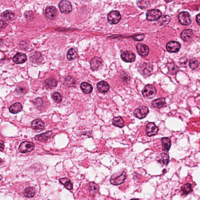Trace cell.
<instances>
[{
	"instance_id": "f1b7e54d",
	"label": "cell",
	"mask_w": 200,
	"mask_h": 200,
	"mask_svg": "<svg viewBox=\"0 0 200 200\" xmlns=\"http://www.w3.org/2000/svg\"><path fill=\"white\" fill-rule=\"evenodd\" d=\"M80 88L82 91L86 94H89L91 93L93 90L92 86L86 82L82 83L80 84Z\"/></svg>"
},
{
	"instance_id": "2e32d148",
	"label": "cell",
	"mask_w": 200,
	"mask_h": 200,
	"mask_svg": "<svg viewBox=\"0 0 200 200\" xmlns=\"http://www.w3.org/2000/svg\"><path fill=\"white\" fill-rule=\"evenodd\" d=\"M152 106L157 108H162L166 107V103L165 98L163 97L157 98L153 100L151 102Z\"/></svg>"
},
{
	"instance_id": "7402d4cb",
	"label": "cell",
	"mask_w": 200,
	"mask_h": 200,
	"mask_svg": "<svg viewBox=\"0 0 200 200\" xmlns=\"http://www.w3.org/2000/svg\"><path fill=\"white\" fill-rule=\"evenodd\" d=\"M51 134V132H49L41 135H37L35 137V139L41 142H45L50 138Z\"/></svg>"
},
{
	"instance_id": "c3c4849f",
	"label": "cell",
	"mask_w": 200,
	"mask_h": 200,
	"mask_svg": "<svg viewBox=\"0 0 200 200\" xmlns=\"http://www.w3.org/2000/svg\"><path fill=\"white\" fill-rule=\"evenodd\" d=\"M5 146L3 144L0 143V151H2L4 149Z\"/></svg>"
},
{
	"instance_id": "9c48e42d",
	"label": "cell",
	"mask_w": 200,
	"mask_h": 200,
	"mask_svg": "<svg viewBox=\"0 0 200 200\" xmlns=\"http://www.w3.org/2000/svg\"><path fill=\"white\" fill-rule=\"evenodd\" d=\"M121 58L127 63H132L135 60L136 56L132 52L126 50L122 53Z\"/></svg>"
},
{
	"instance_id": "8992f818",
	"label": "cell",
	"mask_w": 200,
	"mask_h": 200,
	"mask_svg": "<svg viewBox=\"0 0 200 200\" xmlns=\"http://www.w3.org/2000/svg\"><path fill=\"white\" fill-rule=\"evenodd\" d=\"M149 112V109L145 106H142L136 108L134 112L135 117L140 119H144Z\"/></svg>"
},
{
	"instance_id": "74e56055",
	"label": "cell",
	"mask_w": 200,
	"mask_h": 200,
	"mask_svg": "<svg viewBox=\"0 0 200 200\" xmlns=\"http://www.w3.org/2000/svg\"><path fill=\"white\" fill-rule=\"evenodd\" d=\"M189 67L192 69L193 70L196 69L199 67L198 60L195 58H193L189 62Z\"/></svg>"
},
{
	"instance_id": "d6986e66",
	"label": "cell",
	"mask_w": 200,
	"mask_h": 200,
	"mask_svg": "<svg viewBox=\"0 0 200 200\" xmlns=\"http://www.w3.org/2000/svg\"><path fill=\"white\" fill-rule=\"evenodd\" d=\"M193 32L192 29H187L183 31L180 35L182 39L185 41H189L192 39Z\"/></svg>"
},
{
	"instance_id": "4fadbf2b",
	"label": "cell",
	"mask_w": 200,
	"mask_h": 200,
	"mask_svg": "<svg viewBox=\"0 0 200 200\" xmlns=\"http://www.w3.org/2000/svg\"><path fill=\"white\" fill-rule=\"evenodd\" d=\"M45 15L46 17L50 20L55 19L57 15V10L54 6H48L45 10Z\"/></svg>"
},
{
	"instance_id": "5bb4252c",
	"label": "cell",
	"mask_w": 200,
	"mask_h": 200,
	"mask_svg": "<svg viewBox=\"0 0 200 200\" xmlns=\"http://www.w3.org/2000/svg\"><path fill=\"white\" fill-rule=\"evenodd\" d=\"M32 127L36 132H40L44 129L45 124L42 120L40 119H36L32 122Z\"/></svg>"
},
{
	"instance_id": "bcb514c9",
	"label": "cell",
	"mask_w": 200,
	"mask_h": 200,
	"mask_svg": "<svg viewBox=\"0 0 200 200\" xmlns=\"http://www.w3.org/2000/svg\"><path fill=\"white\" fill-rule=\"evenodd\" d=\"M7 24L3 20H0V29L5 28H6Z\"/></svg>"
},
{
	"instance_id": "d6a6232c",
	"label": "cell",
	"mask_w": 200,
	"mask_h": 200,
	"mask_svg": "<svg viewBox=\"0 0 200 200\" xmlns=\"http://www.w3.org/2000/svg\"><path fill=\"white\" fill-rule=\"evenodd\" d=\"M45 84L47 88L50 89H53L57 86V82L55 79L49 78L45 80Z\"/></svg>"
},
{
	"instance_id": "1f68e13d",
	"label": "cell",
	"mask_w": 200,
	"mask_h": 200,
	"mask_svg": "<svg viewBox=\"0 0 200 200\" xmlns=\"http://www.w3.org/2000/svg\"><path fill=\"white\" fill-rule=\"evenodd\" d=\"M167 67H168L169 73L172 75L176 74L180 70L179 67L173 63H168Z\"/></svg>"
},
{
	"instance_id": "8d00e7d4",
	"label": "cell",
	"mask_w": 200,
	"mask_h": 200,
	"mask_svg": "<svg viewBox=\"0 0 200 200\" xmlns=\"http://www.w3.org/2000/svg\"><path fill=\"white\" fill-rule=\"evenodd\" d=\"M77 56L76 50L73 48L68 50L67 54V58L69 61H72Z\"/></svg>"
},
{
	"instance_id": "ab89813d",
	"label": "cell",
	"mask_w": 200,
	"mask_h": 200,
	"mask_svg": "<svg viewBox=\"0 0 200 200\" xmlns=\"http://www.w3.org/2000/svg\"><path fill=\"white\" fill-rule=\"evenodd\" d=\"M24 16L26 20L28 21H32L34 19V14L32 11H26L24 13Z\"/></svg>"
},
{
	"instance_id": "7bdbcfd3",
	"label": "cell",
	"mask_w": 200,
	"mask_h": 200,
	"mask_svg": "<svg viewBox=\"0 0 200 200\" xmlns=\"http://www.w3.org/2000/svg\"><path fill=\"white\" fill-rule=\"evenodd\" d=\"M144 36H145L143 35H136L133 36L132 38L136 41H140L143 39Z\"/></svg>"
},
{
	"instance_id": "52a82bcc",
	"label": "cell",
	"mask_w": 200,
	"mask_h": 200,
	"mask_svg": "<svg viewBox=\"0 0 200 200\" xmlns=\"http://www.w3.org/2000/svg\"><path fill=\"white\" fill-rule=\"evenodd\" d=\"M35 148V144L33 143L25 141L20 144L19 148L20 153H26L32 151Z\"/></svg>"
},
{
	"instance_id": "b9f144b4",
	"label": "cell",
	"mask_w": 200,
	"mask_h": 200,
	"mask_svg": "<svg viewBox=\"0 0 200 200\" xmlns=\"http://www.w3.org/2000/svg\"><path fill=\"white\" fill-rule=\"evenodd\" d=\"M188 60L187 58L186 57H182L180 58V64L182 66H185L187 64Z\"/></svg>"
},
{
	"instance_id": "836d02e7",
	"label": "cell",
	"mask_w": 200,
	"mask_h": 200,
	"mask_svg": "<svg viewBox=\"0 0 200 200\" xmlns=\"http://www.w3.org/2000/svg\"><path fill=\"white\" fill-rule=\"evenodd\" d=\"M76 80L74 78L71 76H67L65 78L64 84L67 86L72 87L76 84Z\"/></svg>"
},
{
	"instance_id": "681fc988",
	"label": "cell",
	"mask_w": 200,
	"mask_h": 200,
	"mask_svg": "<svg viewBox=\"0 0 200 200\" xmlns=\"http://www.w3.org/2000/svg\"><path fill=\"white\" fill-rule=\"evenodd\" d=\"M4 44L3 40L2 39L0 38V47L2 46Z\"/></svg>"
},
{
	"instance_id": "9a60e30c",
	"label": "cell",
	"mask_w": 200,
	"mask_h": 200,
	"mask_svg": "<svg viewBox=\"0 0 200 200\" xmlns=\"http://www.w3.org/2000/svg\"><path fill=\"white\" fill-rule=\"evenodd\" d=\"M27 59L26 55L24 53H17L13 58V62L17 64L24 63Z\"/></svg>"
},
{
	"instance_id": "277c9868",
	"label": "cell",
	"mask_w": 200,
	"mask_h": 200,
	"mask_svg": "<svg viewBox=\"0 0 200 200\" xmlns=\"http://www.w3.org/2000/svg\"><path fill=\"white\" fill-rule=\"evenodd\" d=\"M108 20L110 24L114 25L117 24L121 19V16L119 11H113L108 15Z\"/></svg>"
},
{
	"instance_id": "44dd1931",
	"label": "cell",
	"mask_w": 200,
	"mask_h": 200,
	"mask_svg": "<svg viewBox=\"0 0 200 200\" xmlns=\"http://www.w3.org/2000/svg\"><path fill=\"white\" fill-rule=\"evenodd\" d=\"M140 72L144 75L150 74L153 70V67L150 65L144 63L140 67Z\"/></svg>"
},
{
	"instance_id": "e575fe53",
	"label": "cell",
	"mask_w": 200,
	"mask_h": 200,
	"mask_svg": "<svg viewBox=\"0 0 200 200\" xmlns=\"http://www.w3.org/2000/svg\"><path fill=\"white\" fill-rule=\"evenodd\" d=\"M170 21L171 18L168 15H163L158 19V23L160 26H164L168 24Z\"/></svg>"
},
{
	"instance_id": "d4e9b609",
	"label": "cell",
	"mask_w": 200,
	"mask_h": 200,
	"mask_svg": "<svg viewBox=\"0 0 200 200\" xmlns=\"http://www.w3.org/2000/svg\"><path fill=\"white\" fill-rule=\"evenodd\" d=\"M23 107L21 104L19 102H17L10 106L9 110L12 114H17L21 111Z\"/></svg>"
},
{
	"instance_id": "f546056e",
	"label": "cell",
	"mask_w": 200,
	"mask_h": 200,
	"mask_svg": "<svg viewBox=\"0 0 200 200\" xmlns=\"http://www.w3.org/2000/svg\"><path fill=\"white\" fill-rule=\"evenodd\" d=\"M112 124L115 126L122 128L124 127V122L121 117L119 116L116 117L113 119Z\"/></svg>"
},
{
	"instance_id": "5b68a950",
	"label": "cell",
	"mask_w": 200,
	"mask_h": 200,
	"mask_svg": "<svg viewBox=\"0 0 200 200\" xmlns=\"http://www.w3.org/2000/svg\"><path fill=\"white\" fill-rule=\"evenodd\" d=\"M146 19L148 20L153 21L158 20L162 16V13L159 10L154 9L149 10L146 13Z\"/></svg>"
},
{
	"instance_id": "30bf717a",
	"label": "cell",
	"mask_w": 200,
	"mask_h": 200,
	"mask_svg": "<svg viewBox=\"0 0 200 200\" xmlns=\"http://www.w3.org/2000/svg\"><path fill=\"white\" fill-rule=\"evenodd\" d=\"M181 45L176 41H170L167 44L166 48L168 51L171 53H176L180 50Z\"/></svg>"
},
{
	"instance_id": "7dc6e473",
	"label": "cell",
	"mask_w": 200,
	"mask_h": 200,
	"mask_svg": "<svg viewBox=\"0 0 200 200\" xmlns=\"http://www.w3.org/2000/svg\"><path fill=\"white\" fill-rule=\"evenodd\" d=\"M196 22L198 24V25H200V16L199 14H198L196 16Z\"/></svg>"
},
{
	"instance_id": "6da1fadb",
	"label": "cell",
	"mask_w": 200,
	"mask_h": 200,
	"mask_svg": "<svg viewBox=\"0 0 200 200\" xmlns=\"http://www.w3.org/2000/svg\"><path fill=\"white\" fill-rule=\"evenodd\" d=\"M126 177L127 175L125 172L121 171L114 174L110 179V182L113 185H120L124 182Z\"/></svg>"
},
{
	"instance_id": "816d5d0a",
	"label": "cell",
	"mask_w": 200,
	"mask_h": 200,
	"mask_svg": "<svg viewBox=\"0 0 200 200\" xmlns=\"http://www.w3.org/2000/svg\"><path fill=\"white\" fill-rule=\"evenodd\" d=\"M2 177L1 175H0V181L2 180Z\"/></svg>"
},
{
	"instance_id": "f6af8a7d",
	"label": "cell",
	"mask_w": 200,
	"mask_h": 200,
	"mask_svg": "<svg viewBox=\"0 0 200 200\" xmlns=\"http://www.w3.org/2000/svg\"><path fill=\"white\" fill-rule=\"evenodd\" d=\"M15 91H16V92H18V93H23L26 92V89L25 88L21 87H17L16 88Z\"/></svg>"
},
{
	"instance_id": "7a4b0ae2",
	"label": "cell",
	"mask_w": 200,
	"mask_h": 200,
	"mask_svg": "<svg viewBox=\"0 0 200 200\" xmlns=\"http://www.w3.org/2000/svg\"><path fill=\"white\" fill-rule=\"evenodd\" d=\"M142 93L145 98L150 99L155 97L156 93V90L154 86L151 84H147L143 89Z\"/></svg>"
},
{
	"instance_id": "ffe728a7",
	"label": "cell",
	"mask_w": 200,
	"mask_h": 200,
	"mask_svg": "<svg viewBox=\"0 0 200 200\" xmlns=\"http://www.w3.org/2000/svg\"><path fill=\"white\" fill-rule=\"evenodd\" d=\"M97 88L100 92L104 93L108 91L110 86L106 82L101 81L97 84Z\"/></svg>"
},
{
	"instance_id": "d590c367",
	"label": "cell",
	"mask_w": 200,
	"mask_h": 200,
	"mask_svg": "<svg viewBox=\"0 0 200 200\" xmlns=\"http://www.w3.org/2000/svg\"><path fill=\"white\" fill-rule=\"evenodd\" d=\"M136 5L140 9L145 10L149 7L150 3L149 1H138L136 2Z\"/></svg>"
},
{
	"instance_id": "3957f363",
	"label": "cell",
	"mask_w": 200,
	"mask_h": 200,
	"mask_svg": "<svg viewBox=\"0 0 200 200\" xmlns=\"http://www.w3.org/2000/svg\"><path fill=\"white\" fill-rule=\"evenodd\" d=\"M179 22L184 26H188L191 24V16L189 13L187 11H183L179 14L178 16Z\"/></svg>"
},
{
	"instance_id": "83f0119b",
	"label": "cell",
	"mask_w": 200,
	"mask_h": 200,
	"mask_svg": "<svg viewBox=\"0 0 200 200\" xmlns=\"http://www.w3.org/2000/svg\"><path fill=\"white\" fill-rule=\"evenodd\" d=\"M59 182L64 186L68 190H72L73 188V184L71 180L67 178H63L59 180Z\"/></svg>"
},
{
	"instance_id": "484cf974",
	"label": "cell",
	"mask_w": 200,
	"mask_h": 200,
	"mask_svg": "<svg viewBox=\"0 0 200 200\" xmlns=\"http://www.w3.org/2000/svg\"><path fill=\"white\" fill-rule=\"evenodd\" d=\"M169 156L167 153H162L159 155L158 162L163 165H167L169 162Z\"/></svg>"
},
{
	"instance_id": "f35d334b",
	"label": "cell",
	"mask_w": 200,
	"mask_h": 200,
	"mask_svg": "<svg viewBox=\"0 0 200 200\" xmlns=\"http://www.w3.org/2000/svg\"><path fill=\"white\" fill-rule=\"evenodd\" d=\"M52 97L53 100L55 102L59 103V102H62V96L58 92H55V93H53Z\"/></svg>"
},
{
	"instance_id": "e0dca14e",
	"label": "cell",
	"mask_w": 200,
	"mask_h": 200,
	"mask_svg": "<svg viewBox=\"0 0 200 200\" xmlns=\"http://www.w3.org/2000/svg\"><path fill=\"white\" fill-rule=\"evenodd\" d=\"M42 56L41 53L36 52L32 53L30 56L29 59L32 63H41L42 60Z\"/></svg>"
},
{
	"instance_id": "603a6c76",
	"label": "cell",
	"mask_w": 200,
	"mask_h": 200,
	"mask_svg": "<svg viewBox=\"0 0 200 200\" xmlns=\"http://www.w3.org/2000/svg\"><path fill=\"white\" fill-rule=\"evenodd\" d=\"M1 16L5 20L10 21L14 20L15 18V14L9 10H6L2 13Z\"/></svg>"
},
{
	"instance_id": "ee69618b",
	"label": "cell",
	"mask_w": 200,
	"mask_h": 200,
	"mask_svg": "<svg viewBox=\"0 0 200 200\" xmlns=\"http://www.w3.org/2000/svg\"><path fill=\"white\" fill-rule=\"evenodd\" d=\"M122 79L123 80V81L125 82H128L130 80V77L129 76H128V74H126L124 73L121 76Z\"/></svg>"
},
{
	"instance_id": "7c38bea8",
	"label": "cell",
	"mask_w": 200,
	"mask_h": 200,
	"mask_svg": "<svg viewBox=\"0 0 200 200\" xmlns=\"http://www.w3.org/2000/svg\"><path fill=\"white\" fill-rule=\"evenodd\" d=\"M136 49L138 54L143 57L147 56L149 52V48L147 45L142 44H138Z\"/></svg>"
},
{
	"instance_id": "ba28073f",
	"label": "cell",
	"mask_w": 200,
	"mask_h": 200,
	"mask_svg": "<svg viewBox=\"0 0 200 200\" xmlns=\"http://www.w3.org/2000/svg\"><path fill=\"white\" fill-rule=\"evenodd\" d=\"M59 6L60 11L63 14H68L72 11V6L69 1H61L59 2Z\"/></svg>"
},
{
	"instance_id": "f907efd6",
	"label": "cell",
	"mask_w": 200,
	"mask_h": 200,
	"mask_svg": "<svg viewBox=\"0 0 200 200\" xmlns=\"http://www.w3.org/2000/svg\"><path fill=\"white\" fill-rule=\"evenodd\" d=\"M3 163V160L1 158H0V165L2 164Z\"/></svg>"
},
{
	"instance_id": "8fae6325",
	"label": "cell",
	"mask_w": 200,
	"mask_h": 200,
	"mask_svg": "<svg viewBox=\"0 0 200 200\" xmlns=\"http://www.w3.org/2000/svg\"><path fill=\"white\" fill-rule=\"evenodd\" d=\"M158 131V128L153 123H148L146 126L147 135L148 136H152L156 135Z\"/></svg>"
},
{
	"instance_id": "4dcf8cb0",
	"label": "cell",
	"mask_w": 200,
	"mask_h": 200,
	"mask_svg": "<svg viewBox=\"0 0 200 200\" xmlns=\"http://www.w3.org/2000/svg\"><path fill=\"white\" fill-rule=\"evenodd\" d=\"M36 191L33 187H29L25 189L24 193V195L28 198L33 197L35 195Z\"/></svg>"
},
{
	"instance_id": "60d3db41",
	"label": "cell",
	"mask_w": 200,
	"mask_h": 200,
	"mask_svg": "<svg viewBox=\"0 0 200 200\" xmlns=\"http://www.w3.org/2000/svg\"><path fill=\"white\" fill-rule=\"evenodd\" d=\"M34 105L37 108H41L44 105V101L41 98H38L35 100Z\"/></svg>"
},
{
	"instance_id": "cb8c5ba5",
	"label": "cell",
	"mask_w": 200,
	"mask_h": 200,
	"mask_svg": "<svg viewBox=\"0 0 200 200\" xmlns=\"http://www.w3.org/2000/svg\"><path fill=\"white\" fill-rule=\"evenodd\" d=\"M162 147L165 151H168L171 147V140L167 137H164L162 138Z\"/></svg>"
},
{
	"instance_id": "f5cc1de1",
	"label": "cell",
	"mask_w": 200,
	"mask_h": 200,
	"mask_svg": "<svg viewBox=\"0 0 200 200\" xmlns=\"http://www.w3.org/2000/svg\"><path fill=\"white\" fill-rule=\"evenodd\" d=\"M130 200H139L138 199V198H133V199H132Z\"/></svg>"
},
{
	"instance_id": "4316f807",
	"label": "cell",
	"mask_w": 200,
	"mask_h": 200,
	"mask_svg": "<svg viewBox=\"0 0 200 200\" xmlns=\"http://www.w3.org/2000/svg\"><path fill=\"white\" fill-rule=\"evenodd\" d=\"M193 190L192 184L186 183L184 184L181 188V195H186L190 193Z\"/></svg>"
},
{
	"instance_id": "ac0fdd59",
	"label": "cell",
	"mask_w": 200,
	"mask_h": 200,
	"mask_svg": "<svg viewBox=\"0 0 200 200\" xmlns=\"http://www.w3.org/2000/svg\"><path fill=\"white\" fill-rule=\"evenodd\" d=\"M103 61L102 59L98 57H95L92 59L90 62L91 67L94 71L98 69L102 65Z\"/></svg>"
}]
</instances>
